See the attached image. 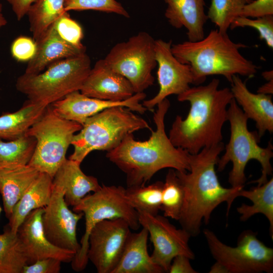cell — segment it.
I'll list each match as a JSON object with an SVG mask.
<instances>
[{"instance_id": "1", "label": "cell", "mask_w": 273, "mask_h": 273, "mask_svg": "<svg viewBox=\"0 0 273 273\" xmlns=\"http://www.w3.org/2000/svg\"><path fill=\"white\" fill-rule=\"evenodd\" d=\"M170 105L167 98L157 105L153 116L156 129L151 130L148 140L136 141L129 133L117 147L107 152L106 157L126 174L127 187L145 185L164 168L190 171V153L175 147L165 131L164 119Z\"/></svg>"}, {"instance_id": "2", "label": "cell", "mask_w": 273, "mask_h": 273, "mask_svg": "<svg viewBox=\"0 0 273 273\" xmlns=\"http://www.w3.org/2000/svg\"><path fill=\"white\" fill-rule=\"evenodd\" d=\"M224 148L221 142L204 148L196 154H190V171L175 170L184 193L178 220L191 236L199 234L202 221L208 223L212 212L224 202L228 215L232 203L244 188H226L220 184L215 167Z\"/></svg>"}, {"instance_id": "3", "label": "cell", "mask_w": 273, "mask_h": 273, "mask_svg": "<svg viewBox=\"0 0 273 273\" xmlns=\"http://www.w3.org/2000/svg\"><path fill=\"white\" fill-rule=\"evenodd\" d=\"M219 85V80L213 78L207 85L190 87L177 96L178 101L189 102L190 108L185 119L176 116L170 129L168 137L175 147L195 154L222 142L233 96L230 88L218 89Z\"/></svg>"}, {"instance_id": "4", "label": "cell", "mask_w": 273, "mask_h": 273, "mask_svg": "<svg viewBox=\"0 0 273 273\" xmlns=\"http://www.w3.org/2000/svg\"><path fill=\"white\" fill-rule=\"evenodd\" d=\"M246 47L217 29L199 40L172 44L171 52L179 62L190 66L193 84L199 85L210 75L223 76L230 83L234 75L254 76L258 67L240 52Z\"/></svg>"}, {"instance_id": "5", "label": "cell", "mask_w": 273, "mask_h": 273, "mask_svg": "<svg viewBox=\"0 0 273 273\" xmlns=\"http://www.w3.org/2000/svg\"><path fill=\"white\" fill-rule=\"evenodd\" d=\"M248 118L233 98L228 108V121L230 124V137L225 152L217 163V170L222 171L232 162L233 168L229 175V183L232 187H244L247 180L245 169L248 162L252 159L258 161L261 166V175L251 183L260 186L267 180L273 170L270 159L273 157L271 142L265 148L258 144L259 138L256 132L248 128Z\"/></svg>"}, {"instance_id": "6", "label": "cell", "mask_w": 273, "mask_h": 273, "mask_svg": "<svg viewBox=\"0 0 273 273\" xmlns=\"http://www.w3.org/2000/svg\"><path fill=\"white\" fill-rule=\"evenodd\" d=\"M132 112L127 107L115 106L88 118L73 138L74 151L68 159L81 163L92 151L114 149L128 134L152 130L146 120Z\"/></svg>"}, {"instance_id": "7", "label": "cell", "mask_w": 273, "mask_h": 273, "mask_svg": "<svg viewBox=\"0 0 273 273\" xmlns=\"http://www.w3.org/2000/svg\"><path fill=\"white\" fill-rule=\"evenodd\" d=\"M91 68L90 58L84 53L56 62L38 74L24 73L16 87L28 101L48 106L80 91Z\"/></svg>"}, {"instance_id": "8", "label": "cell", "mask_w": 273, "mask_h": 273, "mask_svg": "<svg viewBox=\"0 0 273 273\" xmlns=\"http://www.w3.org/2000/svg\"><path fill=\"white\" fill-rule=\"evenodd\" d=\"M125 190L121 186L102 185L97 191L87 194L73 207V211L83 213L85 225L80 240V249L71 262L74 271H82L87 265L88 237L96 223L106 219L120 218L127 221L131 230H137L141 226L138 211L127 200Z\"/></svg>"}, {"instance_id": "9", "label": "cell", "mask_w": 273, "mask_h": 273, "mask_svg": "<svg viewBox=\"0 0 273 273\" xmlns=\"http://www.w3.org/2000/svg\"><path fill=\"white\" fill-rule=\"evenodd\" d=\"M82 125L56 114L50 105L25 134L35 138L36 143L28 163L52 178L67 159L66 154L74 134Z\"/></svg>"}, {"instance_id": "10", "label": "cell", "mask_w": 273, "mask_h": 273, "mask_svg": "<svg viewBox=\"0 0 273 273\" xmlns=\"http://www.w3.org/2000/svg\"><path fill=\"white\" fill-rule=\"evenodd\" d=\"M203 232L211 255L224 273L273 272V249L251 230L242 232L236 247L222 243L210 230L205 229Z\"/></svg>"}, {"instance_id": "11", "label": "cell", "mask_w": 273, "mask_h": 273, "mask_svg": "<svg viewBox=\"0 0 273 273\" xmlns=\"http://www.w3.org/2000/svg\"><path fill=\"white\" fill-rule=\"evenodd\" d=\"M155 43L151 35L141 31L116 43L103 60L107 66L130 82L135 93H143L154 82Z\"/></svg>"}, {"instance_id": "12", "label": "cell", "mask_w": 273, "mask_h": 273, "mask_svg": "<svg viewBox=\"0 0 273 273\" xmlns=\"http://www.w3.org/2000/svg\"><path fill=\"white\" fill-rule=\"evenodd\" d=\"M138 213L140 224L147 230L153 245L151 258L164 272H168L172 259L177 255L194 259L195 254L189 245L191 237L189 232L182 228L177 229L164 215Z\"/></svg>"}, {"instance_id": "13", "label": "cell", "mask_w": 273, "mask_h": 273, "mask_svg": "<svg viewBox=\"0 0 273 273\" xmlns=\"http://www.w3.org/2000/svg\"><path fill=\"white\" fill-rule=\"evenodd\" d=\"M126 220L118 218L96 223L88 237V260L98 273H112L131 233Z\"/></svg>"}, {"instance_id": "14", "label": "cell", "mask_w": 273, "mask_h": 273, "mask_svg": "<svg viewBox=\"0 0 273 273\" xmlns=\"http://www.w3.org/2000/svg\"><path fill=\"white\" fill-rule=\"evenodd\" d=\"M83 214L69 209L62 188L53 185L52 195L42 215L43 231L49 241L60 248L75 254L80 249L76 237L78 222Z\"/></svg>"}, {"instance_id": "15", "label": "cell", "mask_w": 273, "mask_h": 273, "mask_svg": "<svg viewBox=\"0 0 273 273\" xmlns=\"http://www.w3.org/2000/svg\"><path fill=\"white\" fill-rule=\"evenodd\" d=\"M171 41L155 40V57L158 68L157 79L159 90L153 98L143 100L142 105L153 111L154 107L171 95H179L193 84L190 66L179 62L171 52Z\"/></svg>"}, {"instance_id": "16", "label": "cell", "mask_w": 273, "mask_h": 273, "mask_svg": "<svg viewBox=\"0 0 273 273\" xmlns=\"http://www.w3.org/2000/svg\"><path fill=\"white\" fill-rule=\"evenodd\" d=\"M146 97V95L144 92L135 93L125 101L114 102L91 98L80 91H75L54 102L50 106L53 111L61 117L82 125L88 118L112 107H125L143 114L148 110L141 103Z\"/></svg>"}, {"instance_id": "17", "label": "cell", "mask_w": 273, "mask_h": 273, "mask_svg": "<svg viewBox=\"0 0 273 273\" xmlns=\"http://www.w3.org/2000/svg\"><path fill=\"white\" fill-rule=\"evenodd\" d=\"M44 207L30 212L19 226L17 234L28 259V264L46 258H54L70 263L75 253L57 247L46 236L42 221Z\"/></svg>"}, {"instance_id": "18", "label": "cell", "mask_w": 273, "mask_h": 273, "mask_svg": "<svg viewBox=\"0 0 273 273\" xmlns=\"http://www.w3.org/2000/svg\"><path fill=\"white\" fill-rule=\"evenodd\" d=\"M80 92L91 98L120 102L134 94L130 82L105 64L103 59L95 64Z\"/></svg>"}, {"instance_id": "19", "label": "cell", "mask_w": 273, "mask_h": 273, "mask_svg": "<svg viewBox=\"0 0 273 273\" xmlns=\"http://www.w3.org/2000/svg\"><path fill=\"white\" fill-rule=\"evenodd\" d=\"M230 88L233 98L242 107L245 115L255 122L259 138L266 131L273 132V103L270 95L254 94L239 75H234Z\"/></svg>"}, {"instance_id": "20", "label": "cell", "mask_w": 273, "mask_h": 273, "mask_svg": "<svg viewBox=\"0 0 273 273\" xmlns=\"http://www.w3.org/2000/svg\"><path fill=\"white\" fill-rule=\"evenodd\" d=\"M34 56L28 62L24 73L36 74L58 61L85 53V46L72 45L62 39L57 33L54 23L35 40Z\"/></svg>"}, {"instance_id": "21", "label": "cell", "mask_w": 273, "mask_h": 273, "mask_svg": "<svg viewBox=\"0 0 273 273\" xmlns=\"http://www.w3.org/2000/svg\"><path fill=\"white\" fill-rule=\"evenodd\" d=\"M167 4L165 16L173 27H185L189 41L204 36V25L208 19L205 13V0H163Z\"/></svg>"}, {"instance_id": "22", "label": "cell", "mask_w": 273, "mask_h": 273, "mask_svg": "<svg viewBox=\"0 0 273 273\" xmlns=\"http://www.w3.org/2000/svg\"><path fill=\"white\" fill-rule=\"evenodd\" d=\"M80 164L66 159L53 178V185L63 190L68 206H76L86 195L97 191L101 187L96 177L87 175L82 171Z\"/></svg>"}, {"instance_id": "23", "label": "cell", "mask_w": 273, "mask_h": 273, "mask_svg": "<svg viewBox=\"0 0 273 273\" xmlns=\"http://www.w3.org/2000/svg\"><path fill=\"white\" fill-rule=\"evenodd\" d=\"M148 237V232L145 228L138 233L131 232L120 260L112 273L164 272L149 254Z\"/></svg>"}, {"instance_id": "24", "label": "cell", "mask_w": 273, "mask_h": 273, "mask_svg": "<svg viewBox=\"0 0 273 273\" xmlns=\"http://www.w3.org/2000/svg\"><path fill=\"white\" fill-rule=\"evenodd\" d=\"M40 173L28 164L0 168V193L8 219L10 217L15 205Z\"/></svg>"}, {"instance_id": "25", "label": "cell", "mask_w": 273, "mask_h": 273, "mask_svg": "<svg viewBox=\"0 0 273 273\" xmlns=\"http://www.w3.org/2000/svg\"><path fill=\"white\" fill-rule=\"evenodd\" d=\"M52 192L53 178L49 174L40 172L14 206L8 224L11 231L16 233L19 226L30 212L47 206Z\"/></svg>"}, {"instance_id": "26", "label": "cell", "mask_w": 273, "mask_h": 273, "mask_svg": "<svg viewBox=\"0 0 273 273\" xmlns=\"http://www.w3.org/2000/svg\"><path fill=\"white\" fill-rule=\"evenodd\" d=\"M47 107L27 101L18 110L4 113L0 116V139L11 141L25 134L42 116Z\"/></svg>"}, {"instance_id": "27", "label": "cell", "mask_w": 273, "mask_h": 273, "mask_svg": "<svg viewBox=\"0 0 273 273\" xmlns=\"http://www.w3.org/2000/svg\"><path fill=\"white\" fill-rule=\"evenodd\" d=\"M238 196L246 198L253 203L252 205L243 203L237 208L240 219L245 221L256 214L264 215L269 221V235L273 240V178L249 190L243 189Z\"/></svg>"}, {"instance_id": "28", "label": "cell", "mask_w": 273, "mask_h": 273, "mask_svg": "<svg viewBox=\"0 0 273 273\" xmlns=\"http://www.w3.org/2000/svg\"><path fill=\"white\" fill-rule=\"evenodd\" d=\"M66 0H36L27 15L30 31L35 41L65 12Z\"/></svg>"}, {"instance_id": "29", "label": "cell", "mask_w": 273, "mask_h": 273, "mask_svg": "<svg viewBox=\"0 0 273 273\" xmlns=\"http://www.w3.org/2000/svg\"><path fill=\"white\" fill-rule=\"evenodd\" d=\"M28 259L17 234L8 226L0 234V273H22Z\"/></svg>"}, {"instance_id": "30", "label": "cell", "mask_w": 273, "mask_h": 273, "mask_svg": "<svg viewBox=\"0 0 273 273\" xmlns=\"http://www.w3.org/2000/svg\"><path fill=\"white\" fill-rule=\"evenodd\" d=\"M163 186V181H157L148 186L127 187L125 195L128 203L137 211L155 215L161 210Z\"/></svg>"}, {"instance_id": "31", "label": "cell", "mask_w": 273, "mask_h": 273, "mask_svg": "<svg viewBox=\"0 0 273 273\" xmlns=\"http://www.w3.org/2000/svg\"><path fill=\"white\" fill-rule=\"evenodd\" d=\"M36 143L35 138L26 134L7 142L0 139V168L28 164Z\"/></svg>"}, {"instance_id": "32", "label": "cell", "mask_w": 273, "mask_h": 273, "mask_svg": "<svg viewBox=\"0 0 273 273\" xmlns=\"http://www.w3.org/2000/svg\"><path fill=\"white\" fill-rule=\"evenodd\" d=\"M184 193L176 171L169 168L166 175L162 191L161 210L163 215L173 219H179L182 209Z\"/></svg>"}, {"instance_id": "33", "label": "cell", "mask_w": 273, "mask_h": 273, "mask_svg": "<svg viewBox=\"0 0 273 273\" xmlns=\"http://www.w3.org/2000/svg\"><path fill=\"white\" fill-rule=\"evenodd\" d=\"M253 0H211L207 14L208 19L214 23L217 29L227 33L233 21L244 6Z\"/></svg>"}, {"instance_id": "34", "label": "cell", "mask_w": 273, "mask_h": 273, "mask_svg": "<svg viewBox=\"0 0 273 273\" xmlns=\"http://www.w3.org/2000/svg\"><path fill=\"white\" fill-rule=\"evenodd\" d=\"M95 10L115 13L126 18L129 15L122 5L116 0H66L65 11Z\"/></svg>"}, {"instance_id": "35", "label": "cell", "mask_w": 273, "mask_h": 273, "mask_svg": "<svg viewBox=\"0 0 273 273\" xmlns=\"http://www.w3.org/2000/svg\"><path fill=\"white\" fill-rule=\"evenodd\" d=\"M238 27L255 29L259 34V38L264 40L269 48H273V15L255 18L238 17L232 23L230 28L233 29Z\"/></svg>"}, {"instance_id": "36", "label": "cell", "mask_w": 273, "mask_h": 273, "mask_svg": "<svg viewBox=\"0 0 273 273\" xmlns=\"http://www.w3.org/2000/svg\"><path fill=\"white\" fill-rule=\"evenodd\" d=\"M55 29L59 36L67 42L76 47H82L81 40L83 33L81 26L65 12L54 23Z\"/></svg>"}, {"instance_id": "37", "label": "cell", "mask_w": 273, "mask_h": 273, "mask_svg": "<svg viewBox=\"0 0 273 273\" xmlns=\"http://www.w3.org/2000/svg\"><path fill=\"white\" fill-rule=\"evenodd\" d=\"M36 50L35 41L27 36H19L13 42L11 51L13 58L20 62L29 61Z\"/></svg>"}, {"instance_id": "38", "label": "cell", "mask_w": 273, "mask_h": 273, "mask_svg": "<svg viewBox=\"0 0 273 273\" xmlns=\"http://www.w3.org/2000/svg\"><path fill=\"white\" fill-rule=\"evenodd\" d=\"M273 15V0H255L246 4L239 17L255 18Z\"/></svg>"}, {"instance_id": "39", "label": "cell", "mask_w": 273, "mask_h": 273, "mask_svg": "<svg viewBox=\"0 0 273 273\" xmlns=\"http://www.w3.org/2000/svg\"><path fill=\"white\" fill-rule=\"evenodd\" d=\"M62 262L54 258H46L25 265L22 273H59Z\"/></svg>"}, {"instance_id": "40", "label": "cell", "mask_w": 273, "mask_h": 273, "mask_svg": "<svg viewBox=\"0 0 273 273\" xmlns=\"http://www.w3.org/2000/svg\"><path fill=\"white\" fill-rule=\"evenodd\" d=\"M190 259L184 255L176 256L172 259L168 272L169 273H198L190 263Z\"/></svg>"}, {"instance_id": "41", "label": "cell", "mask_w": 273, "mask_h": 273, "mask_svg": "<svg viewBox=\"0 0 273 273\" xmlns=\"http://www.w3.org/2000/svg\"><path fill=\"white\" fill-rule=\"evenodd\" d=\"M11 5L18 20L20 21L27 14L31 6L36 0H7Z\"/></svg>"}, {"instance_id": "42", "label": "cell", "mask_w": 273, "mask_h": 273, "mask_svg": "<svg viewBox=\"0 0 273 273\" xmlns=\"http://www.w3.org/2000/svg\"><path fill=\"white\" fill-rule=\"evenodd\" d=\"M257 93L265 95H272L273 93V79L268 81L267 83L259 87Z\"/></svg>"}, {"instance_id": "43", "label": "cell", "mask_w": 273, "mask_h": 273, "mask_svg": "<svg viewBox=\"0 0 273 273\" xmlns=\"http://www.w3.org/2000/svg\"><path fill=\"white\" fill-rule=\"evenodd\" d=\"M262 76L267 81L273 79L272 71H264L262 73Z\"/></svg>"}, {"instance_id": "44", "label": "cell", "mask_w": 273, "mask_h": 273, "mask_svg": "<svg viewBox=\"0 0 273 273\" xmlns=\"http://www.w3.org/2000/svg\"><path fill=\"white\" fill-rule=\"evenodd\" d=\"M7 23L6 19L2 12V5L0 2V28L5 25Z\"/></svg>"}, {"instance_id": "45", "label": "cell", "mask_w": 273, "mask_h": 273, "mask_svg": "<svg viewBox=\"0 0 273 273\" xmlns=\"http://www.w3.org/2000/svg\"><path fill=\"white\" fill-rule=\"evenodd\" d=\"M2 211V208L1 207V206H0V214H1V213Z\"/></svg>"}]
</instances>
